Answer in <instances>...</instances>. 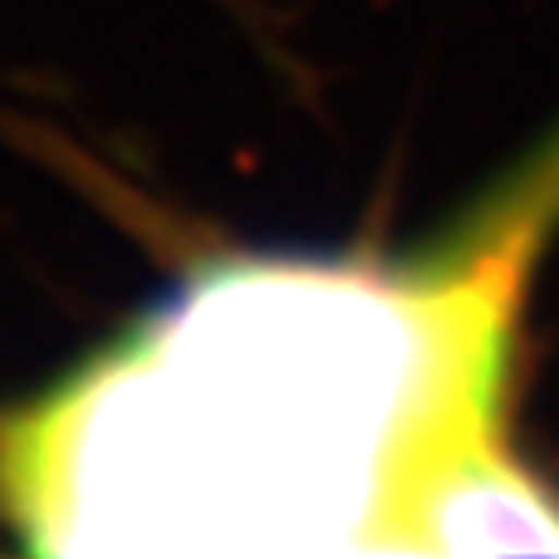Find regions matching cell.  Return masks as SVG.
I'll return each mask as SVG.
<instances>
[{"label": "cell", "mask_w": 559, "mask_h": 559, "mask_svg": "<svg viewBox=\"0 0 559 559\" xmlns=\"http://www.w3.org/2000/svg\"><path fill=\"white\" fill-rule=\"evenodd\" d=\"M540 177L481 246L236 255L0 423V511L39 555H413L427 491L506 442Z\"/></svg>", "instance_id": "1"}]
</instances>
